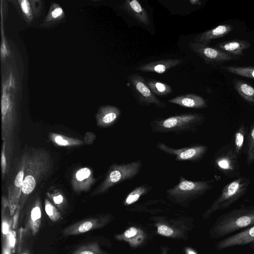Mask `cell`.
<instances>
[{
  "label": "cell",
  "instance_id": "obj_1",
  "mask_svg": "<svg viewBox=\"0 0 254 254\" xmlns=\"http://www.w3.org/2000/svg\"><path fill=\"white\" fill-rule=\"evenodd\" d=\"M16 69L7 66L1 69V138L7 159L12 155L17 118L19 80Z\"/></svg>",
  "mask_w": 254,
  "mask_h": 254
},
{
  "label": "cell",
  "instance_id": "obj_2",
  "mask_svg": "<svg viewBox=\"0 0 254 254\" xmlns=\"http://www.w3.org/2000/svg\"><path fill=\"white\" fill-rule=\"evenodd\" d=\"M26 153V164L21 194L18 208L22 207L27 197L37 185L50 173L53 165L50 154L43 149H35Z\"/></svg>",
  "mask_w": 254,
  "mask_h": 254
},
{
  "label": "cell",
  "instance_id": "obj_3",
  "mask_svg": "<svg viewBox=\"0 0 254 254\" xmlns=\"http://www.w3.org/2000/svg\"><path fill=\"white\" fill-rule=\"evenodd\" d=\"M254 225V204L241 205L220 215L209 230L210 237L219 239Z\"/></svg>",
  "mask_w": 254,
  "mask_h": 254
},
{
  "label": "cell",
  "instance_id": "obj_4",
  "mask_svg": "<svg viewBox=\"0 0 254 254\" xmlns=\"http://www.w3.org/2000/svg\"><path fill=\"white\" fill-rule=\"evenodd\" d=\"M205 117L201 113L183 114L167 118H157L150 123L154 133H173L180 134L196 131Z\"/></svg>",
  "mask_w": 254,
  "mask_h": 254
},
{
  "label": "cell",
  "instance_id": "obj_5",
  "mask_svg": "<svg viewBox=\"0 0 254 254\" xmlns=\"http://www.w3.org/2000/svg\"><path fill=\"white\" fill-rule=\"evenodd\" d=\"M250 184L248 178L240 177L226 185L219 196L204 212L203 217L208 218L216 211L225 209L234 203L246 193Z\"/></svg>",
  "mask_w": 254,
  "mask_h": 254
},
{
  "label": "cell",
  "instance_id": "obj_6",
  "mask_svg": "<svg viewBox=\"0 0 254 254\" xmlns=\"http://www.w3.org/2000/svg\"><path fill=\"white\" fill-rule=\"evenodd\" d=\"M142 162L137 160L127 164H113L109 168L104 180L93 191L92 195L106 192L113 186L130 180L141 170Z\"/></svg>",
  "mask_w": 254,
  "mask_h": 254
},
{
  "label": "cell",
  "instance_id": "obj_7",
  "mask_svg": "<svg viewBox=\"0 0 254 254\" xmlns=\"http://www.w3.org/2000/svg\"><path fill=\"white\" fill-rule=\"evenodd\" d=\"M214 180L192 181L181 176L178 184L166 191L168 196L178 202L191 200L202 196L213 187Z\"/></svg>",
  "mask_w": 254,
  "mask_h": 254
},
{
  "label": "cell",
  "instance_id": "obj_8",
  "mask_svg": "<svg viewBox=\"0 0 254 254\" xmlns=\"http://www.w3.org/2000/svg\"><path fill=\"white\" fill-rule=\"evenodd\" d=\"M238 158L231 144H227L216 153L213 164L215 168L226 177L237 178L241 177Z\"/></svg>",
  "mask_w": 254,
  "mask_h": 254
},
{
  "label": "cell",
  "instance_id": "obj_9",
  "mask_svg": "<svg viewBox=\"0 0 254 254\" xmlns=\"http://www.w3.org/2000/svg\"><path fill=\"white\" fill-rule=\"evenodd\" d=\"M127 79L133 94L139 104L145 106L154 105L158 108L166 106L164 102L152 93L146 84L145 79L140 74L137 73L131 74L128 75Z\"/></svg>",
  "mask_w": 254,
  "mask_h": 254
},
{
  "label": "cell",
  "instance_id": "obj_10",
  "mask_svg": "<svg viewBox=\"0 0 254 254\" xmlns=\"http://www.w3.org/2000/svg\"><path fill=\"white\" fill-rule=\"evenodd\" d=\"M189 47L207 64L215 65L236 59L216 47H211L192 41L190 42Z\"/></svg>",
  "mask_w": 254,
  "mask_h": 254
},
{
  "label": "cell",
  "instance_id": "obj_11",
  "mask_svg": "<svg viewBox=\"0 0 254 254\" xmlns=\"http://www.w3.org/2000/svg\"><path fill=\"white\" fill-rule=\"evenodd\" d=\"M26 164V153L23 154L19 165L16 168L12 180L7 189V201L9 213L13 215L17 209L21 194L24 171Z\"/></svg>",
  "mask_w": 254,
  "mask_h": 254
},
{
  "label": "cell",
  "instance_id": "obj_12",
  "mask_svg": "<svg viewBox=\"0 0 254 254\" xmlns=\"http://www.w3.org/2000/svg\"><path fill=\"white\" fill-rule=\"evenodd\" d=\"M156 146L164 153L174 156L178 161H199L208 150L206 146L201 144L176 149L169 147L163 143L159 142Z\"/></svg>",
  "mask_w": 254,
  "mask_h": 254
},
{
  "label": "cell",
  "instance_id": "obj_13",
  "mask_svg": "<svg viewBox=\"0 0 254 254\" xmlns=\"http://www.w3.org/2000/svg\"><path fill=\"white\" fill-rule=\"evenodd\" d=\"M246 245L254 249V225L222 239L215 244V247L217 250L221 251L229 248Z\"/></svg>",
  "mask_w": 254,
  "mask_h": 254
},
{
  "label": "cell",
  "instance_id": "obj_14",
  "mask_svg": "<svg viewBox=\"0 0 254 254\" xmlns=\"http://www.w3.org/2000/svg\"><path fill=\"white\" fill-rule=\"evenodd\" d=\"M108 222V217L101 216L86 219L75 223L63 231L64 236L77 235L103 227Z\"/></svg>",
  "mask_w": 254,
  "mask_h": 254
},
{
  "label": "cell",
  "instance_id": "obj_15",
  "mask_svg": "<svg viewBox=\"0 0 254 254\" xmlns=\"http://www.w3.org/2000/svg\"><path fill=\"white\" fill-rule=\"evenodd\" d=\"M95 182L92 170L81 167L76 170L71 179V185L74 191L80 193L88 191Z\"/></svg>",
  "mask_w": 254,
  "mask_h": 254
},
{
  "label": "cell",
  "instance_id": "obj_16",
  "mask_svg": "<svg viewBox=\"0 0 254 254\" xmlns=\"http://www.w3.org/2000/svg\"><path fill=\"white\" fill-rule=\"evenodd\" d=\"M122 113L117 107L104 105L100 107L95 116L98 127H107L113 125L120 118Z\"/></svg>",
  "mask_w": 254,
  "mask_h": 254
},
{
  "label": "cell",
  "instance_id": "obj_17",
  "mask_svg": "<svg viewBox=\"0 0 254 254\" xmlns=\"http://www.w3.org/2000/svg\"><path fill=\"white\" fill-rule=\"evenodd\" d=\"M42 212L41 201L37 198L30 207L26 216L25 229L31 235H36L41 224Z\"/></svg>",
  "mask_w": 254,
  "mask_h": 254
},
{
  "label": "cell",
  "instance_id": "obj_18",
  "mask_svg": "<svg viewBox=\"0 0 254 254\" xmlns=\"http://www.w3.org/2000/svg\"><path fill=\"white\" fill-rule=\"evenodd\" d=\"M231 24H223L206 31L198 34L193 39L192 41L209 45L210 42L216 39L223 37L233 30Z\"/></svg>",
  "mask_w": 254,
  "mask_h": 254
},
{
  "label": "cell",
  "instance_id": "obj_19",
  "mask_svg": "<svg viewBox=\"0 0 254 254\" xmlns=\"http://www.w3.org/2000/svg\"><path fill=\"white\" fill-rule=\"evenodd\" d=\"M184 62V61L176 59H166L148 63L136 68V70L146 72L163 73L171 68L175 67Z\"/></svg>",
  "mask_w": 254,
  "mask_h": 254
},
{
  "label": "cell",
  "instance_id": "obj_20",
  "mask_svg": "<svg viewBox=\"0 0 254 254\" xmlns=\"http://www.w3.org/2000/svg\"><path fill=\"white\" fill-rule=\"evenodd\" d=\"M119 7L140 23L145 25L149 24L150 20L147 11L137 0H126Z\"/></svg>",
  "mask_w": 254,
  "mask_h": 254
},
{
  "label": "cell",
  "instance_id": "obj_21",
  "mask_svg": "<svg viewBox=\"0 0 254 254\" xmlns=\"http://www.w3.org/2000/svg\"><path fill=\"white\" fill-rule=\"evenodd\" d=\"M168 102L183 107L204 109L208 106L206 101L201 96L194 94H186L170 99Z\"/></svg>",
  "mask_w": 254,
  "mask_h": 254
},
{
  "label": "cell",
  "instance_id": "obj_22",
  "mask_svg": "<svg viewBox=\"0 0 254 254\" xmlns=\"http://www.w3.org/2000/svg\"><path fill=\"white\" fill-rule=\"evenodd\" d=\"M251 46L248 41L235 39L217 43L216 47L236 58L244 56V51Z\"/></svg>",
  "mask_w": 254,
  "mask_h": 254
},
{
  "label": "cell",
  "instance_id": "obj_23",
  "mask_svg": "<svg viewBox=\"0 0 254 254\" xmlns=\"http://www.w3.org/2000/svg\"><path fill=\"white\" fill-rule=\"evenodd\" d=\"M20 15L28 24H30L34 19L40 16L35 0H18L11 1Z\"/></svg>",
  "mask_w": 254,
  "mask_h": 254
},
{
  "label": "cell",
  "instance_id": "obj_24",
  "mask_svg": "<svg viewBox=\"0 0 254 254\" xmlns=\"http://www.w3.org/2000/svg\"><path fill=\"white\" fill-rule=\"evenodd\" d=\"M65 14L62 7L57 3L51 4L48 13L39 25L41 28L48 29L60 23L64 18Z\"/></svg>",
  "mask_w": 254,
  "mask_h": 254
},
{
  "label": "cell",
  "instance_id": "obj_25",
  "mask_svg": "<svg viewBox=\"0 0 254 254\" xmlns=\"http://www.w3.org/2000/svg\"><path fill=\"white\" fill-rule=\"evenodd\" d=\"M234 88L246 102L254 106V87L245 81L234 78L232 80Z\"/></svg>",
  "mask_w": 254,
  "mask_h": 254
},
{
  "label": "cell",
  "instance_id": "obj_26",
  "mask_svg": "<svg viewBox=\"0 0 254 254\" xmlns=\"http://www.w3.org/2000/svg\"><path fill=\"white\" fill-rule=\"evenodd\" d=\"M247 127L242 123L235 131L233 136L231 145L236 153L239 157L243 152L245 142L247 140L248 132Z\"/></svg>",
  "mask_w": 254,
  "mask_h": 254
},
{
  "label": "cell",
  "instance_id": "obj_27",
  "mask_svg": "<svg viewBox=\"0 0 254 254\" xmlns=\"http://www.w3.org/2000/svg\"><path fill=\"white\" fill-rule=\"evenodd\" d=\"M51 141L56 145L63 147H73L82 145L84 142L81 140L56 133H50Z\"/></svg>",
  "mask_w": 254,
  "mask_h": 254
},
{
  "label": "cell",
  "instance_id": "obj_28",
  "mask_svg": "<svg viewBox=\"0 0 254 254\" xmlns=\"http://www.w3.org/2000/svg\"><path fill=\"white\" fill-rule=\"evenodd\" d=\"M146 79V84L154 94L164 97L172 93V88L168 84L154 79Z\"/></svg>",
  "mask_w": 254,
  "mask_h": 254
},
{
  "label": "cell",
  "instance_id": "obj_29",
  "mask_svg": "<svg viewBox=\"0 0 254 254\" xmlns=\"http://www.w3.org/2000/svg\"><path fill=\"white\" fill-rule=\"evenodd\" d=\"M220 68L230 73L254 79V66L223 65Z\"/></svg>",
  "mask_w": 254,
  "mask_h": 254
},
{
  "label": "cell",
  "instance_id": "obj_30",
  "mask_svg": "<svg viewBox=\"0 0 254 254\" xmlns=\"http://www.w3.org/2000/svg\"><path fill=\"white\" fill-rule=\"evenodd\" d=\"M151 189V187L147 185H141L136 187L131 191L126 197L124 204L128 205L137 201L143 194H145Z\"/></svg>",
  "mask_w": 254,
  "mask_h": 254
},
{
  "label": "cell",
  "instance_id": "obj_31",
  "mask_svg": "<svg viewBox=\"0 0 254 254\" xmlns=\"http://www.w3.org/2000/svg\"><path fill=\"white\" fill-rule=\"evenodd\" d=\"M72 254H106L96 242L83 245L76 249Z\"/></svg>",
  "mask_w": 254,
  "mask_h": 254
},
{
  "label": "cell",
  "instance_id": "obj_32",
  "mask_svg": "<svg viewBox=\"0 0 254 254\" xmlns=\"http://www.w3.org/2000/svg\"><path fill=\"white\" fill-rule=\"evenodd\" d=\"M45 210L47 215L53 222L58 221L61 217L59 211L47 198L45 200Z\"/></svg>",
  "mask_w": 254,
  "mask_h": 254
},
{
  "label": "cell",
  "instance_id": "obj_33",
  "mask_svg": "<svg viewBox=\"0 0 254 254\" xmlns=\"http://www.w3.org/2000/svg\"><path fill=\"white\" fill-rule=\"evenodd\" d=\"M143 234V232L135 227H130L127 229L121 236H117L118 239H124L128 242L131 245H133L134 238L135 236H138Z\"/></svg>",
  "mask_w": 254,
  "mask_h": 254
},
{
  "label": "cell",
  "instance_id": "obj_34",
  "mask_svg": "<svg viewBox=\"0 0 254 254\" xmlns=\"http://www.w3.org/2000/svg\"><path fill=\"white\" fill-rule=\"evenodd\" d=\"M49 198L60 209L63 210L66 203L64 195L58 190H54L51 193L47 192Z\"/></svg>",
  "mask_w": 254,
  "mask_h": 254
},
{
  "label": "cell",
  "instance_id": "obj_35",
  "mask_svg": "<svg viewBox=\"0 0 254 254\" xmlns=\"http://www.w3.org/2000/svg\"><path fill=\"white\" fill-rule=\"evenodd\" d=\"M246 153L247 157L249 156L254 149V123L248 130L247 138Z\"/></svg>",
  "mask_w": 254,
  "mask_h": 254
},
{
  "label": "cell",
  "instance_id": "obj_36",
  "mask_svg": "<svg viewBox=\"0 0 254 254\" xmlns=\"http://www.w3.org/2000/svg\"><path fill=\"white\" fill-rule=\"evenodd\" d=\"M7 160L8 159L5 151V146L4 144H2L1 152V171L2 178L4 177L6 173Z\"/></svg>",
  "mask_w": 254,
  "mask_h": 254
},
{
  "label": "cell",
  "instance_id": "obj_37",
  "mask_svg": "<svg viewBox=\"0 0 254 254\" xmlns=\"http://www.w3.org/2000/svg\"><path fill=\"white\" fill-rule=\"evenodd\" d=\"M157 233L164 236L171 237L174 234V230L167 225L161 224L157 227Z\"/></svg>",
  "mask_w": 254,
  "mask_h": 254
},
{
  "label": "cell",
  "instance_id": "obj_38",
  "mask_svg": "<svg viewBox=\"0 0 254 254\" xmlns=\"http://www.w3.org/2000/svg\"><path fill=\"white\" fill-rule=\"evenodd\" d=\"M10 224L9 219L5 215V212L2 211V232L4 236H7L9 233Z\"/></svg>",
  "mask_w": 254,
  "mask_h": 254
},
{
  "label": "cell",
  "instance_id": "obj_39",
  "mask_svg": "<svg viewBox=\"0 0 254 254\" xmlns=\"http://www.w3.org/2000/svg\"><path fill=\"white\" fill-rule=\"evenodd\" d=\"M95 138L96 136L94 133L90 132H87L85 135L84 142L88 144H91Z\"/></svg>",
  "mask_w": 254,
  "mask_h": 254
},
{
  "label": "cell",
  "instance_id": "obj_40",
  "mask_svg": "<svg viewBox=\"0 0 254 254\" xmlns=\"http://www.w3.org/2000/svg\"><path fill=\"white\" fill-rule=\"evenodd\" d=\"M254 162V149L249 156L246 158V163L250 165Z\"/></svg>",
  "mask_w": 254,
  "mask_h": 254
},
{
  "label": "cell",
  "instance_id": "obj_41",
  "mask_svg": "<svg viewBox=\"0 0 254 254\" xmlns=\"http://www.w3.org/2000/svg\"><path fill=\"white\" fill-rule=\"evenodd\" d=\"M186 254H197V252L193 249L187 248L185 249Z\"/></svg>",
  "mask_w": 254,
  "mask_h": 254
},
{
  "label": "cell",
  "instance_id": "obj_42",
  "mask_svg": "<svg viewBox=\"0 0 254 254\" xmlns=\"http://www.w3.org/2000/svg\"><path fill=\"white\" fill-rule=\"evenodd\" d=\"M190 2L192 4H198V3L199 2V0H190Z\"/></svg>",
  "mask_w": 254,
  "mask_h": 254
},
{
  "label": "cell",
  "instance_id": "obj_43",
  "mask_svg": "<svg viewBox=\"0 0 254 254\" xmlns=\"http://www.w3.org/2000/svg\"><path fill=\"white\" fill-rule=\"evenodd\" d=\"M162 254H167L166 251L163 250L162 253Z\"/></svg>",
  "mask_w": 254,
  "mask_h": 254
},
{
  "label": "cell",
  "instance_id": "obj_44",
  "mask_svg": "<svg viewBox=\"0 0 254 254\" xmlns=\"http://www.w3.org/2000/svg\"><path fill=\"white\" fill-rule=\"evenodd\" d=\"M21 254H28V253H22Z\"/></svg>",
  "mask_w": 254,
  "mask_h": 254
},
{
  "label": "cell",
  "instance_id": "obj_45",
  "mask_svg": "<svg viewBox=\"0 0 254 254\" xmlns=\"http://www.w3.org/2000/svg\"><path fill=\"white\" fill-rule=\"evenodd\" d=\"M253 179H254V173H253Z\"/></svg>",
  "mask_w": 254,
  "mask_h": 254
}]
</instances>
